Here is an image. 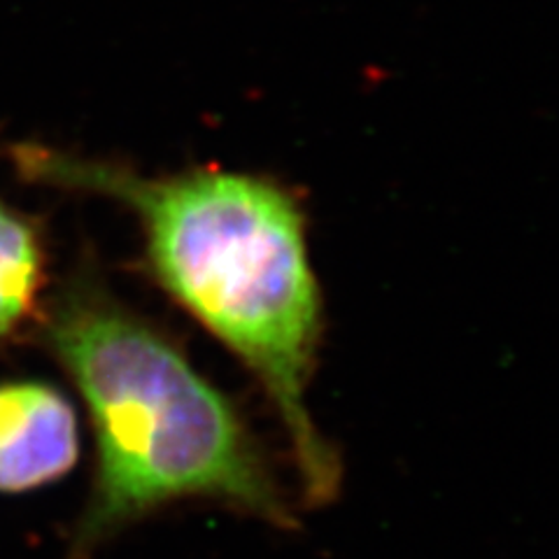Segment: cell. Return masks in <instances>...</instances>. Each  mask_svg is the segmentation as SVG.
I'll use <instances>...</instances> for the list:
<instances>
[{"instance_id":"obj_1","label":"cell","mask_w":559,"mask_h":559,"mask_svg":"<svg viewBox=\"0 0 559 559\" xmlns=\"http://www.w3.org/2000/svg\"><path fill=\"white\" fill-rule=\"evenodd\" d=\"M24 166L135 210L164 287L250 366L273 399L310 501L334 499L338 462L306 404L320 326L318 287L299 210L285 191L222 170L147 180L38 150L24 152Z\"/></svg>"},{"instance_id":"obj_2","label":"cell","mask_w":559,"mask_h":559,"mask_svg":"<svg viewBox=\"0 0 559 559\" xmlns=\"http://www.w3.org/2000/svg\"><path fill=\"white\" fill-rule=\"evenodd\" d=\"M49 341L96 433V476L73 536L78 559L180 499H213L275 527L294 515L236 408L145 322L70 296Z\"/></svg>"},{"instance_id":"obj_3","label":"cell","mask_w":559,"mask_h":559,"mask_svg":"<svg viewBox=\"0 0 559 559\" xmlns=\"http://www.w3.org/2000/svg\"><path fill=\"white\" fill-rule=\"evenodd\" d=\"M80 452L70 401L45 382L0 384V492L63 478Z\"/></svg>"},{"instance_id":"obj_4","label":"cell","mask_w":559,"mask_h":559,"mask_svg":"<svg viewBox=\"0 0 559 559\" xmlns=\"http://www.w3.org/2000/svg\"><path fill=\"white\" fill-rule=\"evenodd\" d=\"M43 280L40 242L31 226L0 203V336L31 312Z\"/></svg>"}]
</instances>
